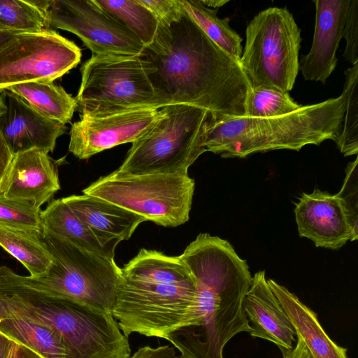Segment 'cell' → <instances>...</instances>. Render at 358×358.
Masks as SVG:
<instances>
[{
  "instance_id": "cell-2",
  "label": "cell",
  "mask_w": 358,
  "mask_h": 358,
  "mask_svg": "<svg viewBox=\"0 0 358 358\" xmlns=\"http://www.w3.org/2000/svg\"><path fill=\"white\" fill-rule=\"evenodd\" d=\"M180 258L193 274L197 288L193 314L165 339L180 358H224L226 344L249 332L243 301L252 276L247 262L226 240L201 233Z\"/></svg>"
},
{
  "instance_id": "cell-14",
  "label": "cell",
  "mask_w": 358,
  "mask_h": 358,
  "mask_svg": "<svg viewBox=\"0 0 358 358\" xmlns=\"http://www.w3.org/2000/svg\"><path fill=\"white\" fill-rule=\"evenodd\" d=\"M4 111L0 115V132L12 152L36 149L52 152L57 139L64 134L65 124L50 120L29 106L18 95L0 91Z\"/></svg>"
},
{
  "instance_id": "cell-30",
  "label": "cell",
  "mask_w": 358,
  "mask_h": 358,
  "mask_svg": "<svg viewBox=\"0 0 358 358\" xmlns=\"http://www.w3.org/2000/svg\"><path fill=\"white\" fill-rule=\"evenodd\" d=\"M0 226L41 231V208L27 201L0 197Z\"/></svg>"
},
{
  "instance_id": "cell-24",
  "label": "cell",
  "mask_w": 358,
  "mask_h": 358,
  "mask_svg": "<svg viewBox=\"0 0 358 358\" xmlns=\"http://www.w3.org/2000/svg\"><path fill=\"white\" fill-rule=\"evenodd\" d=\"M41 231L20 230L0 226V246L20 262L32 277L45 274L53 261L42 239Z\"/></svg>"
},
{
  "instance_id": "cell-9",
  "label": "cell",
  "mask_w": 358,
  "mask_h": 358,
  "mask_svg": "<svg viewBox=\"0 0 358 358\" xmlns=\"http://www.w3.org/2000/svg\"><path fill=\"white\" fill-rule=\"evenodd\" d=\"M240 62L252 88L264 87L288 92L299 71L301 37L287 8L260 11L248 23Z\"/></svg>"
},
{
  "instance_id": "cell-1",
  "label": "cell",
  "mask_w": 358,
  "mask_h": 358,
  "mask_svg": "<svg viewBox=\"0 0 358 358\" xmlns=\"http://www.w3.org/2000/svg\"><path fill=\"white\" fill-rule=\"evenodd\" d=\"M141 57L164 107L202 108L210 120L245 115L252 87L240 60L210 40L185 10L168 25L159 24Z\"/></svg>"
},
{
  "instance_id": "cell-6",
  "label": "cell",
  "mask_w": 358,
  "mask_h": 358,
  "mask_svg": "<svg viewBox=\"0 0 358 358\" xmlns=\"http://www.w3.org/2000/svg\"><path fill=\"white\" fill-rule=\"evenodd\" d=\"M161 117L132 143L120 166L122 175L187 173L206 151L210 113L188 104L162 108Z\"/></svg>"
},
{
  "instance_id": "cell-34",
  "label": "cell",
  "mask_w": 358,
  "mask_h": 358,
  "mask_svg": "<svg viewBox=\"0 0 358 358\" xmlns=\"http://www.w3.org/2000/svg\"><path fill=\"white\" fill-rule=\"evenodd\" d=\"M129 358H180L175 349L169 345L157 348L144 346L138 349Z\"/></svg>"
},
{
  "instance_id": "cell-20",
  "label": "cell",
  "mask_w": 358,
  "mask_h": 358,
  "mask_svg": "<svg viewBox=\"0 0 358 358\" xmlns=\"http://www.w3.org/2000/svg\"><path fill=\"white\" fill-rule=\"evenodd\" d=\"M267 283L287 315L297 339L313 358H348L347 350L330 338L315 312L285 287L272 279Z\"/></svg>"
},
{
  "instance_id": "cell-7",
  "label": "cell",
  "mask_w": 358,
  "mask_h": 358,
  "mask_svg": "<svg viewBox=\"0 0 358 358\" xmlns=\"http://www.w3.org/2000/svg\"><path fill=\"white\" fill-rule=\"evenodd\" d=\"M41 236L53 258L48 271L32 277L12 271L13 277L36 290L111 313L121 272L115 260L88 252L43 229Z\"/></svg>"
},
{
  "instance_id": "cell-35",
  "label": "cell",
  "mask_w": 358,
  "mask_h": 358,
  "mask_svg": "<svg viewBox=\"0 0 358 358\" xmlns=\"http://www.w3.org/2000/svg\"><path fill=\"white\" fill-rule=\"evenodd\" d=\"M14 154L0 132V185L8 170Z\"/></svg>"
},
{
  "instance_id": "cell-39",
  "label": "cell",
  "mask_w": 358,
  "mask_h": 358,
  "mask_svg": "<svg viewBox=\"0 0 358 358\" xmlns=\"http://www.w3.org/2000/svg\"><path fill=\"white\" fill-rule=\"evenodd\" d=\"M19 32H20V31L0 29V45H1L4 42L8 41L14 34L19 33ZM3 111H4V107L0 100V115Z\"/></svg>"
},
{
  "instance_id": "cell-36",
  "label": "cell",
  "mask_w": 358,
  "mask_h": 358,
  "mask_svg": "<svg viewBox=\"0 0 358 358\" xmlns=\"http://www.w3.org/2000/svg\"><path fill=\"white\" fill-rule=\"evenodd\" d=\"M6 358H43L31 349L13 341Z\"/></svg>"
},
{
  "instance_id": "cell-27",
  "label": "cell",
  "mask_w": 358,
  "mask_h": 358,
  "mask_svg": "<svg viewBox=\"0 0 358 358\" xmlns=\"http://www.w3.org/2000/svg\"><path fill=\"white\" fill-rule=\"evenodd\" d=\"M49 0H0V29L20 32L49 29L46 10Z\"/></svg>"
},
{
  "instance_id": "cell-23",
  "label": "cell",
  "mask_w": 358,
  "mask_h": 358,
  "mask_svg": "<svg viewBox=\"0 0 358 358\" xmlns=\"http://www.w3.org/2000/svg\"><path fill=\"white\" fill-rule=\"evenodd\" d=\"M6 90L18 95L43 116L64 124L71 121L78 108L76 99L53 82L26 83Z\"/></svg>"
},
{
  "instance_id": "cell-3",
  "label": "cell",
  "mask_w": 358,
  "mask_h": 358,
  "mask_svg": "<svg viewBox=\"0 0 358 358\" xmlns=\"http://www.w3.org/2000/svg\"><path fill=\"white\" fill-rule=\"evenodd\" d=\"M196 280L179 256L141 249L121 268L111 311L122 333L164 338L189 321Z\"/></svg>"
},
{
  "instance_id": "cell-33",
  "label": "cell",
  "mask_w": 358,
  "mask_h": 358,
  "mask_svg": "<svg viewBox=\"0 0 358 358\" xmlns=\"http://www.w3.org/2000/svg\"><path fill=\"white\" fill-rule=\"evenodd\" d=\"M156 17L159 24L168 25L178 20L185 11L181 0H138Z\"/></svg>"
},
{
  "instance_id": "cell-5",
  "label": "cell",
  "mask_w": 358,
  "mask_h": 358,
  "mask_svg": "<svg viewBox=\"0 0 358 358\" xmlns=\"http://www.w3.org/2000/svg\"><path fill=\"white\" fill-rule=\"evenodd\" d=\"M11 272L0 271L1 294L13 306L53 328L69 358H129L128 337L111 313L27 287Z\"/></svg>"
},
{
  "instance_id": "cell-10",
  "label": "cell",
  "mask_w": 358,
  "mask_h": 358,
  "mask_svg": "<svg viewBox=\"0 0 358 358\" xmlns=\"http://www.w3.org/2000/svg\"><path fill=\"white\" fill-rule=\"evenodd\" d=\"M80 71L81 82L75 99L81 114L103 115L164 107L141 56L92 55Z\"/></svg>"
},
{
  "instance_id": "cell-38",
  "label": "cell",
  "mask_w": 358,
  "mask_h": 358,
  "mask_svg": "<svg viewBox=\"0 0 358 358\" xmlns=\"http://www.w3.org/2000/svg\"><path fill=\"white\" fill-rule=\"evenodd\" d=\"M13 341L0 332V358H6Z\"/></svg>"
},
{
  "instance_id": "cell-37",
  "label": "cell",
  "mask_w": 358,
  "mask_h": 358,
  "mask_svg": "<svg viewBox=\"0 0 358 358\" xmlns=\"http://www.w3.org/2000/svg\"><path fill=\"white\" fill-rule=\"evenodd\" d=\"M283 358H313L304 344L297 339L296 345L290 350L283 353Z\"/></svg>"
},
{
  "instance_id": "cell-21",
  "label": "cell",
  "mask_w": 358,
  "mask_h": 358,
  "mask_svg": "<svg viewBox=\"0 0 358 358\" xmlns=\"http://www.w3.org/2000/svg\"><path fill=\"white\" fill-rule=\"evenodd\" d=\"M62 200L85 225L111 239H129L139 224L146 221L133 212L90 195H71Z\"/></svg>"
},
{
  "instance_id": "cell-15",
  "label": "cell",
  "mask_w": 358,
  "mask_h": 358,
  "mask_svg": "<svg viewBox=\"0 0 358 358\" xmlns=\"http://www.w3.org/2000/svg\"><path fill=\"white\" fill-rule=\"evenodd\" d=\"M59 189L57 162L48 153L32 149L14 155L0 185V197L41 208Z\"/></svg>"
},
{
  "instance_id": "cell-16",
  "label": "cell",
  "mask_w": 358,
  "mask_h": 358,
  "mask_svg": "<svg viewBox=\"0 0 358 358\" xmlns=\"http://www.w3.org/2000/svg\"><path fill=\"white\" fill-rule=\"evenodd\" d=\"M299 236L311 240L316 247L338 250L351 238L342 205L336 194L315 188L302 193L295 203Z\"/></svg>"
},
{
  "instance_id": "cell-31",
  "label": "cell",
  "mask_w": 358,
  "mask_h": 358,
  "mask_svg": "<svg viewBox=\"0 0 358 358\" xmlns=\"http://www.w3.org/2000/svg\"><path fill=\"white\" fill-rule=\"evenodd\" d=\"M358 158L350 162L345 169L343 185L336 196L342 205L350 232V241L358 238Z\"/></svg>"
},
{
  "instance_id": "cell-4",
  "label": "cell",
  "mask_w": 358,
  "mask_h": 358,
  "mask_svg": "<svg viewBox=\"0 0 358 358\" xmlns=\"http://www.w3.org/2000/svg\"><path fill=\"white\" fill-rule=\"evenodd\" d=\"M345 108L343 92L320 103L301 106L289 114L266 118L223 117L209 121L206 151L224 158H243L273 150L299 151L308 145L337 142Z\"/></svg>"
},
{
  "instance_id": "cell-29",
  "label": "cell",
  "mask_w": 358,
  "mask_h": 358,
  "mask_svg": "<svg viewBox=\"0 0 358 358\" xmlns=\"http://www.w3.org/2000/svg\"><path fill=\"white\" fill-rule=\"evenodd\" d=\"M288 92L270 87L252 88L245 106V117L266 118L283 115L301 108Z\"/></svg>"
},
{
  "instance_id": "cell-12",
  "label": "cell",
  "mask_w": 358,
  "mask_h": 358,
  "mask_svg": "<svg viewBox=\"0 0 358 358\" xmlns=\"http://www.w3.org/2000/svg\"><path fill=\"white\" fill-rule=\"evenodd\" d=\"M46 17L49 29L74 34L92 55H143L145 47L138 38L94 0H49Z\"/></svg>"
},
{
  "instance_id": "cell-28",
  "label": "cell",
  "mask_w": 358,
  "mask_h": 358,
  "mask_svg": "<svg viewBox=\"0 0 358 358\" xmlns=\"http://www.w3.org/2000/svg\"><path fill=\"white\" fill-rule=\"evenodd\" d=\"M345 80L343 92L345 96V108L342 130L336 145L345 157L358 153V64L345 71Z\"/></svg>"
},
{
  "instance_id": "cell-11",
  "label": "cell",
  "mask_w": 358,
  "mask_h": 358,
  "mask_svg": "<svg viewBox=\"0 0 358 358\" xmlns=\"http://www.w3.org/2000/svg\"><path fill=\"white\" fill-rule=\"evenodd\" d=\"M80 48L52 29L19 32L0 45V91L13 85L51 83L80 62Z\"/></svg>"
},
{
  "instance_id": "cell-32",
  "label": "cell",
  "mask_w": 358,
  "mask_h": 358,
  "mask_svg": "<svg viewBox=\"0 0 358 358\" xmlns=\"http://www.w3.org/2000/svg\"><path fill=\"white\" fill-rule=\"evenodd\" d=\"M343 38L346 42L344 59L352 65L358 64V0H350Z\"/></svg>"
},
{
  "instance_id": "cell-26",
  "label": "cell",
  "mask_w": 358,
  "mask_h": 358,
  "mask_svg": "<svg viewBox=\"0 0 358 358\" xmlns=\"http://www.w3.org/2000/svg\"><path fill=\"white\" fill-rule=\"evenodd\" d=\"M103 10L124 25L144 47L154 39L159 22L138 0H94Z\"/></svg>"
},
{
  "instance_id": "cell-17",
  "label": "cell",
  "mask_w": 358,
  "mask_h": 358,
  "mask_svg": "<svg viewBox=\"0 0 358 358\" xmlns=\"http://www.w3.org/2000/svg\"><path fill=\"white\" fill-rule=\"evenodd\" d=\"M315 25L310 51L299 62L306 80H327L336 67V52L343 38L350 0H316Z\"/></svg>"
},
{
  "instance_id": "cell-13",
  "label": "cell",
  "mask_w": 358,
  "mask_h": 358,
  "mask_svg": "<svg viewBox=\"0 0 358 358\" xmlns=\"http://www.w3.org/2000/svg\"><path fill=\"white\" fill-rule=\"evenodd\" d=\"M162 115V108H142L103 115L80 114L72 124L69 150L80 159L133 143Z\"/></svg>"
},
{
  "instance_id": "cell-19",
  "label": "cell",
  "mask_w": 358,
  "mask_h": 358,
  "mask_svg": "<svg viewBox=\"0 0 358 358\" xmlns=\"http://www.w3.org/2000/svg\"><path fill=\"white\" fill-rule=\"evenodd\" d=\"M0 332L43 358H69L59 334L51 327L0 296Z\"/></svg>"
},
{
  "instance_id": "cell-25",
  "label": "cell",
  "mask_w": 358,
  "mask_h": 358,
  "mask_svg": "<svg viewBox=\"0 0 358 358\" xmlns=\"http://www.w3.org/2000/svg\"><path fill=\"white\" fill-rule=\"evenodd\" d=\"M187 13L218 47L240 60L242 38L229 25L230 18H220L218 9L205 6L200 0H181Z\"/></svg>"
},
{
  "instance_id": "cell-8",
  "label": "cell",
  "mask_w": 358,
  "mask_h": 358,
  "mask_svg": "<svg viewBox=\"0 0 358 358\" xmlns=\"http://www.w3.org/2000/svg\"><path fill=\"white\" fill-rule=\"evenodd\" d=\"M195 182L188 173L122 175L116 171L100 177L83 190L163 227L189 220Z\"/></svg>"
},
{
  "instance_id": "cell-18",
  "label": "cell",
  "mask_w": 358,
  "mask_h": 358,
  "mask_svg": "<svg viewBox=\"0 0 358 358\" xmlns=\"http://www.w3.org/2000/svg\"><path fill=\"white\" fill-rule=\"evenodd\" d=\"M243 308L250 327L249 334L275 344L285 353L294 347L295 332L292 323L269 287L265 271L252 276Z\"/></svg>"
},
{
  "instance_id": "cell-40",
  "label": "cell",
  "mask_w": 358,
  "mask_h": 358,
  "mask_svg": "<svg viewBox=\"0 0 358 358\" xmlns=\"http://www.w3.org/2000/svg\"><path fill=\"white\" fill-rule=\"evenodd\" d=\"M202 4L209 8L218 9L229 2L228 0H200Z\"/></svg>"
},
{
  "instance_id": "cell-22",
  "label": "cell",
  "mask_w": 358,
  "mask_h": 358,
  "mask_svg": "<svg viewBox=\"0 0 358 358\" xmlns=\"http://www.w3.org/2000/svg\"><path fill=\"white\" fill-rule=\"evenodd\" d=\"M42 229L88 252L115 260V250L121 241L103 236L85 225L62 199L52 200L41 211Z\"/></svg>"
}]
</instances>
